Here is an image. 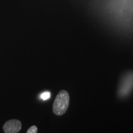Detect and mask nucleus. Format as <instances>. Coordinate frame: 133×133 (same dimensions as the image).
Returning <instances> with one entry per match:
<instances>
[{
	"instance_id": "f257e3e1",
	"label": "nucleus",
	"mask_w": 133,
	"mask_h": 133,
	"mask_svg": "<svg viewBox=\"0 0 133 133\" xmlns=\"http://www.w3.org/2000/svg\"><path fill=\"white\" fill-rule=\"evenodd\" d=\"M69 93L64 90L60 91L53 104V112L54 114L58 116L64 114L69 107Z\"/></svg>"
},
{
	"instance_id": "7ed1b4c3",
	"label": "nucleus",
	"mask_w": 133,
	"mask_h": 133,
	"mask_svg": "<svg viewBox=\"0 0 133 133\" xmlns=\"http://www.w3.org/2000/svg\"><path fill=\"white\" fill-rule=\"evenodd\" d=\"M133 88V73H130L124 78L120 88V94L121 96H127L131 92Z\"/></svg>"
},
{
	"instance_id": "f03ea898",
	"label": "nucleus",
	"mask_w": 133,
	"mask_h": 133,
	"mask_svg": "<svg viewBox=\"0 0 133 133\" xmlns=\"http://www.w3.org/2000/svg\"><path fill=\"white\" fill-rule=\"evenodd\" d=\"M22 128L21 122L18 119H11L8 121L3 125V130L6 133L19 132Z\"/></svg>"
},
{
	"instance_id": "39448f33",
	"label": "nucleus",
	"mask_w": 133,
	"mask_h": 133,
	"mask_svg": "<svg viewBox=\"0 0 133 133\" xmlns=\"http://www.w3.org/2000/svg\"><path fill=\"white\" fill-rule=\"evenodd\" d=\"M38 131V128L36 126H31L30 128L28 129V131H26L27 133H36Z\"/></svg>"
},
{
	"instance_id": "20e7f679",
	"label": "nucleus",
	"mask_w": 133,
	"mask_h": 133,
	"mask_svg": "<svg viewBox=\"0 0 133 133\" xmlns=\"http://www.w3.org/2000/svg\"><path fill=\"white\" fill-rule=\"evenodd\" d=\"M50 97H51V93L48 91H46V92H43L42 94L40 95V98L43 101H46V100H48L49 99Z\"/></svg>"
}]
</instances>
